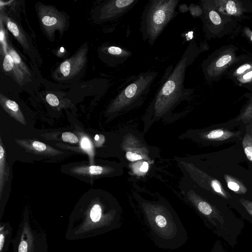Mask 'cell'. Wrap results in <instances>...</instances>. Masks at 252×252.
I'll list each match as a JSON object with an SVG mask.
<instances>
[{
    "label": "cell",
    "mask_w": 252,
    "mask_h": 252,
    "mask_svg": "<svg viewBox=\"0 0 252 252\" xmlns=\"http://www.w3.org/2000/svg\"><path fill=\"white\" fill-rule=\"evenodd\" d=\"M160 211L146 210L144 214V220L153 241L160 248L178 249L187 241V232L176 214Z\"/></svg>",
    "instance_id": "obj_1"
},
{
    "label": "cell",
    "mask_w": 252,
    "mask_h": 252,
    "mask_svg": "<svg viewBox=\"0 0 252 252\" xmlns=\"http://www.w3.org/2000/svg\"><path fill=\"white\" fill-rule=\"evenodd\" d=\"M180 0H150L142 11L140 30L142 39L151 46L177 15Z\"/></svg>",
    "instance_id": "obj_2"
},
{
    "label": "cell",
    "mask_w": 252,
    "mask_h": 252,
    "mask_svg": "<svg viewBox=\"0 0 252 252\" xmlns=\"http://www.w3.org/2000/svg\"><path fill=\"white\" fill-rule=\"evenodd\" d=\"M200 5L203 9L200 17L203 29L207 38L220 37L229 33L236 27V20L220 12L213 0H201Z\"/></svg>",
    "instance_id": "obj_3"
},
{
    "label": "cell",
    "mask_w": 252,
    "mask_h": 252,
    "mask_svg": "<svg viewBox=\"0 0 252 252\" xmlns=\"http://www.w3.org/2000/svg\"><path fill=\"white\" fill-rule=\"evenodd\" d=\"M158 75L157 71H147L136 76L124 88L113 100L111 109L116 110L141 101L150 91Z\"/></svg>",
    "instance_id": "obj_4"
},
{
    "label": "cell",
    "mask_w": 252,
    "mask_h": 252,
    "mask_svg": "<svg viewBox=\"0 0 252 252\" xmlns=\"http://www.w3.org/2000/svg\"><path fill=\"white\" fill-rule=\"evenodd\" d=\"M238 56L236 47L231 45L215 51L202 63V68L205 79L207 81L219 79L221 75L228 71Z\"/></svg>",
    "instance_id": "obj_5"
},
{
    "label": "cell",
    "mask_w": 252,
    "mask_h": 252,
    "mask_svg": "<svg viewBox=\"0 0 252 252\" xmlns=\"http://www.w3.org/2000/svg\"><path fill=\"white\" fill-rule=\"evenodd\" d=\"M36 9L41 29L51 40H54L57 31L62 35L67 30L68 25L67 16L56 7L39 3Z\"/></svg>",
    "instance_id": "obj_6"
},
{
    "label": "cell",
    "mask_w": 252,
    "mask_h": 252,
    "mask_svg": "<svg viewBox=\"0 0 252 252\" xmlns=\"http://www.w3.org/2000/svg\"><path fill=\"white\" fill-rule=\"evenodd\" d=\"M226 74L234 84L252 92V54L238 56Z\"/></svg>",
    "instance_id": "obj_7"
},
{
    "label": "cell",
    "mask_w": 252,
    "mask_h": 252,
    "mask_svg": "<svg viewBox=\"0 0 252 252\" xmlns=\"http://www.w3.org/2000/svg\"><path fill=\"white\" fill-rule=\"evenodd\" d=\"M139 0H110L97 8L95 19L98 22L116 20L129 11Z\"/></svg>",
    "instance_id": "obj_8"
},
{
    "label": "cell",
    "mask_w": 252,
    "mask_h": 252,
    "mask_svg": "<svg viewBox=\"0 0 252 252\" xmlns=\"http://www.w3.org/2000/svg\"><path fill=\"white\" fill-rule=\"evenodd\" d=\"M87 53L88 47H81L71 57L62 62L56 70L57 78L62 80L74 78L85 66Z\"/></svg>",
    "instance_id": "obj_9"
},
{
    "label": "cell",
    "mask_w": 252,
    "mask_h": 252,
    "mask_svg": "<svg viewBox=\"0 0 252 252\" xmlns=\"http://www.w3.org/2000/svg\"><path fill=\"white\" fill-rule=\"evenodd\" d=\"M217 9L221 13L236 20L252 12V3L250 1L240 0H213Z\"/></svg>",
    "instance_id": "obj_10"
},
{
    "label": "cell",
    "mask_w": 252,
    "mask_h": 252,
    "mask_svg": "<svg viewBox=\"0 0 252 252\" xmlns=\"http://www.w3.org/2000/svg\"><path fill=\"white\" fill-rule=\"evenodd\" d=\"M34 241L29 219H24L17 235L14 240V252H33Z\"/></svg>",
    "instance_id": "obj_11"
},
{
    "label": "cell",
    "mask_w": 252,
    "mask_h": 252,
    "mask_svg": "<svg viewBox=\"0 0 252 252\" xmlns=\"http://www.w3.org/2000/svg\"><path fill=\"white\" fill-rule=\"evenodd\" d=\"M0 19L3 21L9 31L13 35L16 39L23 48L24 51L31 54L32 51V45L29 40L28 36L25 34L19 25L13 19L8 17L4 13L1 12Z\"/></svg>",
    "instance_id": "obj_12"
},
{
    "label": "cell",
    "mask_w": 252,
    "mask_h": 252,
    "mask_svg": "<svg viewBox=\"0 0 252 252\" xmlns=\"http://www.w3.org/2000/svg\"><path fill=\"white\" fill-rule=\"evenodd\" d=\"M105 61L114 66L123 64L132 56V53L125 48L115 45L105 46L101 49Z\"/></svg>",
    "instance_id": "obj_13"
},
{
    "label": "cell",
    "mask_w": 252,
    "mask_h": 252,
    "mask_svg": "<svg viewBox=\"0 0 252 252\" xmlns=\"http://www.w3.org/2000/svg\"><path fill=\"white\" fill-rule=\"evenodd\" d=\"M195 203L199 212L212 224L214 225H217L219 223L223 224V217L215 207L203 200L199 199Z\"/></svg>",
    "instance_id": "obj_14"
},
{
    "label": "cell",
    "mask_w": 252,
    "mask_h": 252,
    "mask_svg": "<svg viewBox=\"0 0 252 252\" xmlns=\"http://www.w3.org/2000/svg\"><path fill=\"white\" fill-rule=\"evenodd\" d=\"M2 62L4 72L11 76L19 85L23 86L28 81V78L16 65L12 57L6 52Z\"/></svg>",
    "instance_id": "obj_15"
},
{
    "label": "cell",
    "mask_w": 252,
    "mask_h": 252,
    "mask_svg": "<svg viewBox=\"0 0 252 252\" xmlns=\"http://www.w3.org/2000/svg\"><path fill=\"white\" fill-rule=\"evenodd\" d=\"M0 105L11 117L14 118L22 125H26L24 116L18 104L15 101L10 99L2 94H0Z\"/></svg>",
    "instance_id": "obj_16"
},
{
    "label": "cell",
    "mask_w": 252,
    "mask_h": 252,
    "mask_svg": "<svg viewBox=\"0 0 252 252\" xmlns=\"http://www.w3.org/2000/svg\"><path fill=\"white\" fill-rule=\"evenodd\" d=\"M17 143L24 147L27 150L32 153L43 155H55L61 153L45 144L32 140H17Z\"/></svg>",
    "instance_id": "obj_17"
},
{
    "label": "cell",
    "mask_w": 252,
    "mask_h": 252,
    "mask_svg": "<svg viewBox=\"0 0 252 252\" xmlns=\"http://www.w3.org/2000/svg\"><path fill=\"white\" fill-rule=\"evenodd\" d=\"M12 228L8 223H0V252H7L10 242Z\"/></svg>",
    "instance_id": "obj_18"
},
{
    "label": "cell",
    "mask_w": 252,
    "mask_h": 252,
    "mask_svg": "<svg viewBox=\"0 0 252 252\" xmlns=\"http://www.w3.org/2000/svg\"><path fill=\"white\" fill-rule=\"evenodd\" d=\"M6 50V52L12 57L16 65L25 74L28 78L30 79L32 75L29 67L23 62L16 51L10 44H8V43H7Z\"/></svg>",
    "instance_id": "obj_19"
},
{
    "label": "cell",
    "mask_w": 252,
    "mask_h": 252,
    "mask_svg": "<svg viewBox=\"0 0 252 252\" xmlns=\"http://www.w3.org/2000/svg\"><path fill=\"white\" fill-rule=\"evenodd\" d=\"M5 150L0 137V198L1 199L3 189L5 183Z\"/></svg>",
    "instance_id": "obj_20"
},
{
    "label": "cell",
    "mask_w": 252,
    "mask_h": 252,
    "mask_svg": "<svg viewBox=\"0 0 252 252\" xmlns=\"http://www.w3.org/2000/svg\"><path fill=\"white\" fill-rule=\"evenodd\" d=\"M224 178L228 188L231 190L238 193H246V188L239 181L227 175H225Z\"/></svg>",
    "instance_id": "obj_21"
},
{
    "label": "cell",
    "mask_w": 252,
    "mask_h": 252,
    "mask_svg": "<svg viewBox=\"0 0 252 252\" xmlns=\"http://www.w3.org/2000/svg\"><path fill=\"white\" fill-rule=\"evenodd\" d=\"M234 135L233 132L222 129H218L211 131L206 135L209 139L223 140L232 137Z\"/></svg>",
    "instance_id": "obj_22"
},
{
    "label": "cell",
    "mask_w": 252,
    "mask_h": 252,
    "mask_svg": "<svg viewBox=\"0 0 252 252\" xmlns=\"http://www.w3.org/2000/svg\"><path fill=\"white\" fill-rule=\"evenodd\" d=\"M244 152L249 160L252 161V136L247 134L243 140Z\"/></svg>",
    "instance_id": "obj_23"
},
{
    "label": "cell",
    "mask_w": 252,
    "mask_h": 252,
    "mask_svg": "<svg viewBox=\"0 0 252 252\" xmlns=\"http://www.w3.org/2000/svg\"><path fill=\"white\" fill-rule=\"evenodd\" d=\"M102 216V209L101 206L98 204H94L90 211V217L93 222H98Z\"/></svg>",
    "instance_id": "obj_24"
},
{
    "label": "cell",
    "mask_w": 252,
    "mask_h": 252,
    "mask_svg": "<svg viewBox=\"0 0 252 252\" xmlns=\"http://www.w3.org/2000/svg\"><path fill=\"white\" fill-rule=\"evenodd\" d=\"M238 120L244 122L252 121V100L239 116Z\"/></svg>",
    "instance_id": "obj_25"
},
{
    "label": "cell",
    "mask_w": 252,
    "mask_h": 252,
    "mask_svg": "<svg viewBox=\"0 0 252 252\" xmlns=\"http://www.w3.org/2000/svg\"><path fill=\"white\" fill-rule=\"evenodd\" d=\"M189 11L193 17H201L203 13V9L199 5L191 3L189 5Z\"/></svg>",
    "instance_id": "obj_26"
},
{
    "label": "cell",
    "mask_w": 252,
    "mask_h": 252,
    "mask_svg": "<svg viewBox=\"0 0 252 252\" xmlns=\"http://www.w3.org/2000/svg\"><path fill=\"white\" fill-rule=\"evenodd\" d=\"M80 145L81 148L84 150L87 151L89 155L93 156V146L91 142L88 137H84L83 138H82L81 141Z\"/></svg>",
    "instance_id": "obj_27"
},
{
    "label": "cell",
    "mask_w": 252,
    "mask_h": 252,
    "mask_svg": "<svg viewBox=\"0 0 252 252\" xmlns=\"http://www.w3.org/2000/svg\"><path fill=\"white\" fill-rule=\"evenodd\" d=\"M62 138L63 141L72 144H76L79 141L77 137L75 134L70 132H64L63 133Z\"/></svg>",
    "instance_id": "obj_28"
},
{
    "label": "cell",
    "mask_w": 252,
    "mask_h": 252,
    "mask_svg": "<svg viewBox=\"0 0 252 252\" xmlns=\"http://www.w3.org/2000/svg\"><path fill=\"white\" fill-rule=\"evenodd\" d=\"M47 102L52 106H57L59 105V101L58 97L53 94H48L46 96Z\"/></svg>",
    "instance_id": "obj_29"
},
{
    "label": "cell",
    "mask_w": 252,
    "mask_h": 252,
    "mask_svg": "<svg viewBox=\"0 0 252 252\" xmlns=\"http://www.w3.org/2000/svg\"><path fill=\"white\" fill-rule=\"evenodd\" d=\"M87 168L88 169L87 172L91 175H99L103 171V168L100 166L92 165L87 167Z\"/></svg>",
    "instance_id": "obj_30"
},
{
    "label": "cell",
    "mask_w": 252,
    "mask_h": 252,
    "mask_svg": "<svg viewBox=\"0 0 252 252\" xmlns=\"http://www.w3.org/2000/svg\"><path fill=\"white\" fill-rule=\"evenodd\" d=\"M240 202L248 213L252 216V202L243 198L240 199Z\"/></svg>",
    "instance_id": "obj_31"
},
{
    "label": "cell",
    "mask_w": 252,
    "mask_h": 252,
    "mask_svg": "<svg viewBox=\"0 0 252 252\" xmlns=\"http://www.w3.org/2000/svg\"><path fill=\"white\" fill-rule=\"evenodd\" d=\"M242 32L243 35L252 44V30L245 26L243 28Z\"/></svg>",
    "instance_id": "obj_32"
},
{
    "label": "cell",
    "mask_w": 252,
    "mask_h": 252,
    "mask_svg": "<svg viewBox=\"0 0 252 252\" xmlns=\"http://www.w3.org/2000/svg\"><path fill=\"white\" fill-rule=\"evenodd\" d=\"M126 157L130 161H135L142 159V157L140 155L131 152H127L126 153Z\"/></svg>",
    "instance_id": "obj_33"
},
{
    "label": "cell",
    "mask_w": 252,
    "mask_h": 252,
    "mask_svg": "<svg viewBox=\"0 0 252 252\" xmlns=\"http://www.w3.org/2000/svg\"><path fill=\"white\" fill-rule=\"evenodd\" d=\"M179 10L180 13H186L189 11V7L185 3L179 4Z\"/></svg>",
    "instance_id": "obj_34"
},
{
    "label": "cell",
    "mask_w": 252,
    "mask_h": 252,
    "mask_svg": "<svg viewBox=\"0 0 252 252\" xmlns=\"http://www.w3.org/2000/svg\"><path fill=\"white\" fill-rule=\"evenodd\" d=\"M148 169V163L146 161L143 162L142 165L141 166L140 168V170L141 172H146Z\"/></svg>",
    "instance_id": "obj_35"
},
{
    "label": "cell",
    "mask_w": 252,
    "mask_h": 252,
    "mask_svg": "<svg viewBox=\"0 0 252 252\" xmlns=\"http://www.w3.org/2000/svg\"><path fill=\"white\" fill-rule=\"evenodd\" d=\"M94 139L95 140H97L98 139H99V136L98 135H96L95 137H94Z\"/></svg>",
    "instance_id": "obj_36"
}]
</instances>
